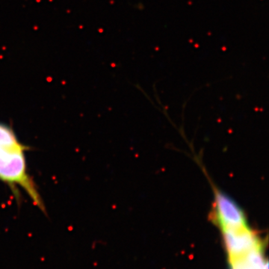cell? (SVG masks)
<instances>
[{"mask_svg":"<svg viewBox=\"0 0 269 269\" xmlns=\"http://www.w3.org/2000/svg\"><path fill=\"white\" fill-rule=\"evenodd\" d=\"M231 269H268L263 257L262 247L240 257L229 259Z\"/></svg>","mask_w":269,"mask_h":269,"instance_id":"7a4b0ae2","label":"cell"},{"mask_svg":"<svg viewBox=\"0 0 269 269\" xmlns=\"http://www.w3.org/2000/svg\"><path fill=\"white\" fill-rule=\"evenodd\" d=\"M30 147L23 144L13 127L0 122V181L10 188L18 204L20 190H24L34 205L46 214V206L35 182L29 175L26 152Z\"/></svg>","mask_w":269,"mask_h":269,"instance_id":"6da1fadb","label":"cell"}]
</instances>
